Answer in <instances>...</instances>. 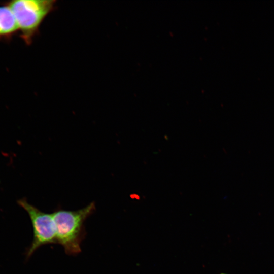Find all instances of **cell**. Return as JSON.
Wrapping results in <instances>:
<instances>
[{"label":"cell","instance_id":"6da1fadb","mask_svg":"<svg viewBox=\"0 0 274 274\" xmlns=\"http://www.w3.org/2000/svg\"><path fill=\"white\" fill-rule=\"evenodd\" d=\"M95 210L94 202L76 211L58 209L52 213L55 223L56 243L66 254L76 255L81 251V244L86 235L84 222Z\"/></svg>","mask_w":274,"mask_h":274},{"label":"cell","instance_id":"7a4b0ae2","mask_svg":"<svg viewBox=\"0 0 274 274\" xmlns=\"http://www.w3.org/2000/svg\"><path fill=\"white\" fill-rule=\"evenodd\" d=\"M55 3L51 0H16L7 4L26 43L30 44L42 22L54 9Z\"/></svg>","mask_w":274,"mask_h":274},{"label":"cell","instance_id":"3957f363","mask_svg":"<svg viewBox=\"0 0 274 274\" xmlns=\"http://www.w3.org/2000/svg\"><path fill=\"white\" fill-rule=\"evenodd\" d=\"M17 203L27 213L33 229V240L24 253L27 260L40 247L57 244L55 223L52 213L41 211L29 203L25 198L18 200Z\"/></svg>","mask_w":274,"mask_h":274},{"label":"cell","instance_id":"277c9868","mask_svg":"<svg viewBox=\"0 0 274 274\" xmlns=\"http://www.w3.org/2000/svg\"><path fill=\"white\" fill-rule=\"evenodd\" d=\"M18 31L15 18L7 5L0 6V38L10 37Z\"/></svg>","mask_w":274,"mask_h":274},{"label":"cell","instance_id":"5b68a950","mask_svg":"<svg viewBox=\"0 0 274 274\" xmlns=\"http://www.w3.org/2000/svg\"><path fill=\"white\" fill-rule=\"evenodd\" d=\"M221 274H225V273H221Z\"/></svg>","mask_w":274,"mask_h":274}]
</instances>
